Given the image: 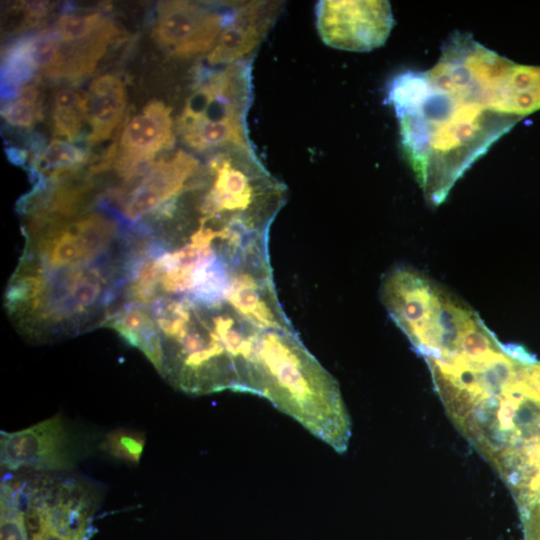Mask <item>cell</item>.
Returning <instances> with one entry per match:
<instances>
[{"label":"cell","mask_w":540,"mask_h":540,"mask_svg":"<svg viewBox=\"0 0 540 540\" xmlns=\"http://www.w3.org/2000/svg\"><path fill=\"white\" fill-rule=\"evenodd\" d=\"M249 393L269 400L338 453L347 450L351 420L334 377L294 329H271L256 345Z\"/></svg>","instance_id":"obj_4"},{"label":"cell","mask_w":540,"mask_h":540,"mask_svg":"<svg viewBox=\"0 0 540 540\" xmlns=\"http://www.w3.org/2000/svg\"><path fill=\"white\" fill-rule=\"evenodd\" d=\"M174 143L171 109L159 100L150 101L123 126L116 142V174L122 181L133 178Z\"/></svg>","instance_id":"obj_10"},{"label":"cell","mask_w":540,"mask_h":540,"mask_svg":"<svg viewBox=\"0 0 540 540\" xmlns=\"http://www.w3.org/2000/svg\"><path fill=\"white\" fill-rule=\"evenodd\" d=\"M5 153L9 161L14 165L24 166L28 161L27 150L17 147H8L5 149Z\"/></svg>","instance_id":"obj_18"},{"label":"cell","mask_w":540,"mask_h":540,"mask_svg":"<svg viewBox=\"0 0 540 540\" xmlns=\"http://www.w3.org/2000/svg\"><path fill=\"white\" fill-rule=\"evenodd\" d=\"M0 540H26L21 517L13 508L4 503H1Z\"/></svg>","instance_id":"obj_17"},{"label":"cell","mask_w":540,"mask_h":540,"mask_svg":"<svg viewBox=\"0 0 540 540\" xmlns=\"http://www.w3.org/2000/svg\"><path fill=\"white\" fill-rule=\"evenodd\" d=\"M1 115L6 124L18 129H31L43 118V100L35 84L23 86L18 95L5 101Z\"/></svg>","instance_id":"obj_15"},{"label":"cell","mask_w":540,"mask_h":540,"mask_svg":"<svg viewBox=\"0 0 540 540\" xmlns=\"http://www.w3.org/2000/svg\"><path fill=\"white\" fill-rule=\"evenodd\" d=\"M145 444V437L138 431L116 429L109 432L101 446L111 456L128 463L140 461Z\"/></svg>","instance_id":"obj_16"},{"label":"cell","mask_w":540,"mask_h":540,"mask_svg":"<svg viewBox=\"0 0 540 540\" xmlns=\"http://www.w3.org/2000/svg\"><path fill=\"white\" fill-rule=\"evenodd\" d=\"M387 100L424 197L438 206L502 135L540 110V66L516 64L456 32L434 67L394 77Z\"/></svg>","instance_id":"obj_2"},{"label":"cell","mask_w":540,"mask_h":540,"mask_svg":"<svg viewBox=\"0 0 540 540\" xmlns=\"http://www.w3.org/2000/svg\"><path fill=\"white\" fill-rule=\"evenodd\" d=\"M55 54L44 77L77 80L90 75L110 45L121 36L116 23L101 11H76L69 6L51 27Z\"/></svg>","instance_id":"obj_6"},{"label":"cell","mask_w":540,"mask_h":540,"mask_svg":"<svg viewBox=\"0 0 540 540\" xmlns=\"http://www.w3.org/2000/svg\"><path fill=\"white\" fill-rule=\"evenodd\" d=\"M52 129L55 137L69 142L89 134L87 92L72 87L58 88L52 101Z\"/></svg>","instance_id":"obj_13"},{"label":"cell","mask_w":540,"mask_h":540,"mask_svg":"<svg viewBox=\"0 0 540 540\" xmlns=\"http://www.w3.org/2000/svg\"><path fill=\"white\" fill-rule=\"evenodd\" d=\"M317 29L336 49L370 51L387 40L394 24L388 1H319Z\"/></svg>","instance_id":"obj_7"},{"label":"cell","mask_w":540,"mask_h":540,"mask_svg":"<svg viewBox=\"0 0 540 540\" xmlns=\"http://www.w3.org/2000/svg\"><path fill=\"white\" fill-rule=\"evenodd\" d=\"M268 257V243L222 235L135 244L106 326L149 360L239 362L292 327Z\"/></svg>","instance_id":"obj_1"},{"label":"cell","mask_w":540,"mask_h":540,"mask_svg":"<svg viewBox=\"0 0 540 540\" xmlns=\"http://www.w3.org/2000/svg\"><path fill=\"white\" fill-rule=\"evenodd\" d=\"M281 4L276 1H251L237 5L228 25L207 56L213 66H226L248 60L275 22Z\"/></svg>","instance_id":"obj_11"},{"label":"cell","mask_w":540,"mask_h":540,"mask_svg":"<svg viewBox=\"0 0 540 540\" xmlns=\"http://www.w3.org/2000/svg\"><path fill=\"white\" fill-rule=\"evenodd\" d=\"M89 134L86 144L92 146L108 140L123 119L127 93L122 79L103 74L93 79L87 91Z\"/></svg>","instance_id":"obj_12"},{"label":"cell","mask_w":540,"mask_h":540,"mask_svg":"<svg viewBox=\"0 0 540 540\" xmlns=\"http://www.w3.org/2000/svg\"><path fill=\"white\" fill-rule=\"evenodd\" d=\"M234 9H218L191 1H160L153 36L173 55L188 57L212 50Z\"/></svg>","instance_id":"obj_8"},{"label":"cell","mask_w":540,"mask_h":540,"mask_svg":"<svg viewBox=\"0 0 540 540\" xmlns=\"http://www.w3.org/2000/svg\"><path fill=\"white\" fill-rule=\"evenodd\" d=\"M251 101L250 61L204 69L177 120V132L199 153L253 150L246 122Z\"/></svg>","instance_id":"obj_5"},{"label":"cell","mask_w":540,"mask_h":540,"mask_svg":"<svg viewBox=\"0 0 540 540\" xmlns=\"http://www.w3.org/2000/svg\"><path fill=\"white\" fill-rule=\"evenodd\" d=\"M22 216L24 249L5 294L19 332L46 342L104 325L125 265L120 222L95 206Z\"/></svg>","instance_id":"obj_3"},{"label":"cell","mask_w":540,"mask_h":540,"mask_svg":"<svg viewBox=\"0 0 540 540\" xmlns=\"http://www.w3.org/2000/svg\"><path fill=\"white\" fill-rule=\"evenodd\" d=\"M0 455L9 472L63 471L75 463L76 447L57 415L19 431L1 432Z\"/></svg>","instance_id":"obj_9"},{"label":"cell","mask_w":540,"mask_h":540,"mask_svg":"<svg viewBox=\"0 0 540 540\" xmlns=\"http://www.w3.org/2000/svg\"><path fill=\"white\" fill-rule=\"evenodd\" d=\"M88 148L75 143L53 139L41 151L35 153L25 169L45 177H55L82 169L89 161Z\"/></svg>","instance_id":"obj_14"}]
</instances>
